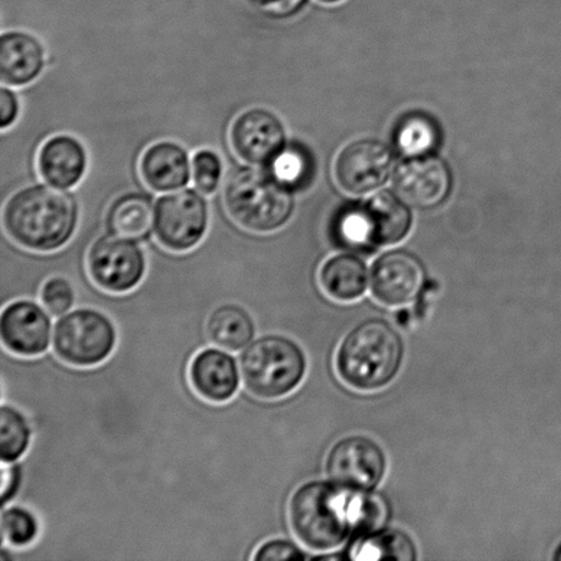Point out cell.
Listing matches in <instances>:
<instances>
[{"mask_svg":"<svg viewBox=\"0 0 561 561\" xmlns=\"http://www.w3.org/2000/svg\"><path fill=\"white\" fill-rule=\"evenodd\" d=\"M388 505L379 494L356 491L333 481H311L296 489L289 502V524L297 540L312 551H330L352 533L381 529Z\"/></svg>","mask_w":561,"mask_h":561,"instance_id":"cell-1","label":"cell"},{"mask_svg":"<svg viewBox=\"0 0 561 561\" xmlns=\"http://www.w3.org/2000/svg\"><path fill=\"white\" fill-rule=\"evenodd\" d=\"M79 225V205L68 190L36 184L16 191L5 203L3 227L15 244L48 254L62 249Z\"/></svg>","mask_w":561,"mask_h":561,"instance_id":"cell-2","label":"cell"},{"mask_svg":"<svg viewBox=\"0 0 561 561\" xmlns=\"http://www.w3.org/2000/svg\"><path fill=\"white\" fill-rule=\"evenodd\" d=\"M403 359V340L392 324L382 319H368L341 344L337 370L351 388L373 392L393 381Z\"/></svg>","mask_w":561,"mask_h":561,"instance_id":"cell-3","label":"cell"},{"mask_svg":"<svg viewBox=\"0 0 561 561\" xmlns=\"http://www.w3.org/2000/svg\"><path fill=\"white\" fill-rule=\"evenodd\" d=\"M222 196L229 217L254 233L274 232L294 214L291 190L272 172L252 164L229 174Z\"/></svg>","mask_w":561,"mask_h":561,"instance_id":"cell-4","label":"cell"},{"mask_svg":"<svg viewBox=\"0 0 561 561\" xmlns=\"http://www.w3.org/2000/svg\"><path fill=\"white\" fill-rule=\"evenodd\" d=\"M241 378L257 399L277 400L295 392L306 377L305 351L280 334H265L240 354Z\"/></svg>","mask_w":561,"mask_h":561,"instance_id":"cell-5","label":"cell"},{"mask_svg":"<svg viewBox=\"0 0 561 561\" xmlns=\"http://www.w3.org/2000/svg\"><path fill=\"white\" fill-rule=\"evenodd\" d=\"M411 228V213L403 201L382 192L365 205L348 208L335 224L341 244L370 250L399 243Z\"/></svg>","mask_w":561,"mask_h":561,"instance_id":"cell-6","label":"cell"},{"mask_svg":"<svg viewBox=\"0 0 561 561\" xmlns=\"http://www.w3.org/2000/svg\"><path fill=\"white\" fill-rule=\"evenodd\" d=\"M117 345V329L106 313L79 308L54 324V354L73 367H95L106 362Z\"/></svg>","mask_w":561,"mask_h":561,"instance_id":"cell-7","label":"cell"},{"mask_svg":"<svg viewBox=\"0 0 561 561\" xmlns=\"http://www.w3.org/2000/svg\"><path fill=\"white\" fill-rule=\"evenodd\" d=\"M210 222L207 201L195 190L174 191L159 197L153 233L164 249L188 252L205 239Z\"/></svg>","mask_w":561,"mask_h":561,"instance_id":"cell-8","label":"cell"},{"mask_svg":"<svg viewBox=\"0 0 561 561\" xmlns=\"http://www.w3.org/2000/svg\"><path fill=\"white\" fill-rule=\"evenodd\" d=\"M90 277L110 294H128L147 273V257L136 240L106 234L95 240L87 255Z\"/></svg>","mask_w":561,"mask_h":561,"instance_id":"cell-9","label":"cell"},{"mask_svg":"<svg viewBox=\"0 0 561 561\" xmlns=\"http://www.w3.org/2000/svg\"><path fill=\"white\" fill-rule=\"evenodd\" d=\"M236 156L252 167H268L286 148L283 121L271 110H245L233 121L229 131Z\"/></svg>","mask_w":561,"mask_h":561,"instance_id":"cell-10","label":"cell"},{"mask_svg":"<svg viewBox=\"0 0 561 561\" xmlns=\"http://www.w3.org/2000/svg\"><path fill=\"white\" fill-rule=\"evenodd\" d=\"M330 481L356 491H373L387 471L383 450L373 439L354 436L341 439L327 460Z\"/></svg>","mask_w":561,"mask_h":561,"instance_id":"cell-11","label":"cell"},{"mask_svg":"<svg viewBox=\"0 0 561 561\" xmlns=\"http://www.w3.org/2000/svg\"><path fill=\"white\" fill-rule=\"evenodd\" d=\"M53 323L46 307L33 300H15L0 317V337L5 351L21 357L46 354L51 344Z\"/></svg>","mask_w":561,"mask_h":561,"instance_id":"cell-12","label":"cell"},{"mask_svg":"<svg viewBox=\"0 0 561 561\" xmlns=\"http://www.w3.org/2000/svg\"><path fill=\"white\" fill-rule=\"evenodd\" d=\"M393 157L377 140L351 142L335 162V178L341 188L354 195L367 194L383 185L392 172Z\"/></svg>","mask_w":561,"mask_h":561,"instance_id":"cell-13","label":"cell"},{"mask_svg":"<svg viewBox=\"0 0 561 561\" xmlns=\"http://www.w3.org/2000/svg\"><path fill=\"white\" fill-rule=\"evenodd\" d=\"M425 284V271L414 255L404 251L388 252L374 263L371 289L383 305H410L420 296Z\"/></svg>","mask_w":561,"mask_h":561,"instance_id":"cell-14","label":"cell"},{"mask_svg":"<svg viewBox=\"0 0 561 561\" xmlns=\"http://www.w3.org/2000/svg\"><path fill=\"white\" fill-rule=\"evenodd\" d=\"M450 173L442 159L417 157L401 164L394 174V191L401 201L415 208L436 207L447 199Z\"/></svg>","mask_w":561,"mask_h":561,"instance_id":"cell-15","label":"cell"},{"mask_svg":"<svg viewBox=\"0 0 561 561\" xmlns=\"http://www.w3.org/2000/svg\"><path fill=\"white\" fill-rule=\"evenodd\" d=\"M190 381L201 398L211 403H228L238 394L241 370L227 350L206 348L190 363Z\"/></svg>","mask_w":561,"mask_h":561,"instance_id":"cell-16","label":"cell"},{"mask_svg":"<svg viewBox=\"0 0 561 561\" xmlns=\"http://www.w3.org/2000/svg\"><path fill=\"white\" fill-rule=\"evenodd\" d=\"M46 68V48L35 35L24 31L4 32L0 38V79L4 85L32 84Z\"/></svg>","mask_w":561,"mask_h":561,"instance_id":"cell-17","label":"cell"},{"mask_svg":"<svg viewBox=\"0 0 561 561\" xmlns=\"http://www.w3.org/2000/svg\"><path fill=\"white\" fill-rule=\"evenodd\" d=\"M88 153L84 145L70 135L49 137L37 153V170L47 184L70 190L84 179Z\"/></svg>","mask_w":561,"mask_h":561,"instance_id":"cell-18","label":"cell"},{"mask_svg":"<svg viewBox=\"0 0 561 561\" xmlns=\"http://www.w3.org/2000/svg\"><path fill=\"white\" fill-rule=\"evenodd\" d=\"M140 174L153 192L164 194L185 188L192 179L190 153L179 142L158 141L142 152Z\"/></svg>","mask_w":561,"mask_h":561,"instance_id":"cell-19","label":"cell"},{"mask_svg":"<svg viewBox=\"0 0 561 561\" xmlns=\"http://www.w3.org/2000/svg\"><path fill=\"white\" fill-rule=\"evenodd\" d=\"M206 330L211 344L229 352L244 350L256 334L254 318L239 305H222L213 310Z\"/></svg>","mask_w":561,"mask_h":561,"instance_id":"cell-20","label":"cell"},{"mask_svg":"<svg viewBox=\"0 0 561 561\" xmlns=\"http://www.w3.org/2000/svg\"><path fill=\"white\" fill-rule=\"evenodd\" d=\"M107 225L112 233L131 240L147 239L156 225V208L147 195L119 196L110 206Z\"/></svg>","mask_w":561,"mask_h":561,"instance_id":"cell-21","label":"cell"},{"mask_svg":"<svg viewBox=\"0 0 561 561\" xmlns=\"http://www.w3.org/2000/svg\"><path fill=\"white\" fill-rule=\"evenodd\" d=\"M319 280L332 299L354 301L366 291L367 268L359 257L337 255L324 263Z\"/></svg>","mask_w":561,"mask_h":561,"instance_id":"cell-22","label":"cell"},{"mask_svg":"<svg viewBox=\"0 0 561 561\" xmlns=\"http://www.w3.org/2000/svg\"><path fill=\"white\" fill-rule=\"evenodd\" d=\"M32 443V427L27 417L14 405L0 410V460L16 463L24 458Z\"/></svg>","mask_w":561,"mask_h":561,"instance_id":"cell-23","label":"cell"},{"mask_svg":"<svg viewBox=\"0 0 561 561\" xmlns=\"http://www.w3.org/2000/svg\"><path fill=\"white\" fill-rule=\"evenodd\" d=\"M416 548L411 538L401 531L371 533L357 543L352 553L354 560L414 561Z\"/></svg>","mask_w":561,"mask_h":561,"instance_id":"cell-24","label":"cell"},{"mask_svg":"<svg viewBox=\"0 0 561 561\" xmlns=\"http://www.w3.org/2000/svg\"><path fill=\"white\" fill-rule=\"evenodd\" d=\"M439 140L438 129L425 115L414 114L401 121L396 131V145L407 157H426L436 150Z\"/></svg>","mask_w":561,"mask_h":561,"instance_id":"cell-25","label":"cell"},{"mask_svg":"<svg viewBox=\"0 0 561 561\" xmlns=\"http://www.w3.org/2000/svg\"><path fill=\"white\" fill-rule=\"evenodd\" d=\"M41 535V522L31 510L22 505H10L2 513V537L15 549L31 547Z\"/></svg>","mask_w":561,"mask_h":561,"instance_id":"cell-26","label":"cell"},{"mask_svg":"<svg viewBox=\"0 0 561 561\" xmlns=\"http://www.w3.org/2000/svg\"><path fill=\"white\" fill-rule=\"evenodd\" d=\"M271 167L272 173L290 190L305 185L311 173L310 161L299 148H285Z\"/></svg>","mask_w":561,"mask_h":561,"instance_id":"cell-27","label":"cell"},{"mask_svg":"<svg viewBox=\"0 0 561 561\" xmlns=\"http://www.w3.org/2000/svg\"><path fill=\"white\" fill-rule=\"evenodd\" d=\"M224 174L221 157L216 151L201 150L192 159V180L203 195H213L219 188Z\"/></svg>","mask_w":561,"mask_h":561,"instance_id":"cell-28","label":"cell"},{"mask_svg":"<svg viewBox=\"0 0 561 561\" xmlns=\"http://www.w3.org/2000/svg\"><path fill=\"white\" fill-rule=\"evenodd\" d=\"M41 300L51 316L62 317L75 306V286L65 277L49 278L43 285Z\"/></svg>","mask_w":561,"mask_h":561,"instance_id":"cell-29","label":"cell"},{"mask_svg":"<svg viewBox=\"0 0 561 561\" xmlns=\"http://www.w3.org/2000/svg\"><path fill=\"white\" fill-rule=\"evenodd\" d=\"M307 554L297 547L295 542L276 538V540H268L263 542L255 553L252 554V560L255 561H277V560H306Z\"/></svg>","mask_w":561,"mask_h":561,"instance_id":"cell-30","label":"cell"},{"mask_svg":"<svg viewBox=\"0 0 561 561\" xmlns=\"http://www.w3.org/2000/svg\"><path fill=\"white\" fill-rule=\"evenodd\" d=\"M22 466L19 463H2V507H8L11 502H14L16 496L21 493L22 489Z\"/></svg>","mask_w":561,"mask_h":561,"instance_id":"cell-31","label":"cell"},{"mask_svg":"<svg viewBox=\"0 0 561 561\" xmlns=\"http://www.w3.org/2000/svg\"><path fill=\"white\" fill-rule=\"evenodd\" d=\"M0 112H2L0 113V126L3 130L14 125L20 115L19 98L8 87H3L0 91Z\"/></svg>","mask_w":561,"mask_h":561,"instance_id":"cell-32","label":"cell"},{"mask_svg":"<svg viewBox=\"0 0 561 561\" xmlns=\"http://www.w3.org/2000/svg\"><path fill=\"white\" fill-rule=\"evenodd\" d=\"M274 16H288L301 8L305 0H251Z\"/></svg>","mask_w":561,"mask_h":561,"instance_id":"cell-33","label":"cell"},{"mask_svg":"<svg viewBox=\"0 0 561 561\" xmlns=\"http://www.w3.org/2000/svg\"><path fill=\"white\" fill-rule=\"evenodd\" d=\"M322 2L334 3V2H339V0H322Z\"/></svg>","mask_w":561,"mask_h":561,"instance_id":"cell-34","label":"cell"},{"mask_svg":"<svg viewBox=\"0 0 561 561\" xmlns=\"http://www.w3.org/2000/svg\"><path fill=\"white\" fill-rule=\"evenodd\" d=\"M557 559H558V560H561V549H560V551H559V553H558Z\"/></svg>","mask_w":561,"mask_h":561,"instance_id":"cell-35","label":"cell"}]
</instances>
